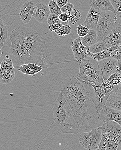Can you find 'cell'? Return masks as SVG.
Here are the masks:
<instances>
[{
    "mask_svg": "<svg viewBox=\"0 0 121 150\" xmlns=\"http://www.w3.org/2000/svg\"><path fill=\"white\" fill-rule=\"evenodd\" d=\"M48 7L51 13L59 16L62 13L56 0H51L49 3Z\"/></svg>",
    "mask_w": 121,
    "mask_h": 150,
    "instance_id": "cell-26",
    "label": "cell"
},
{
    "mask_svg": "<svg viewBox=\"0 0 121 150\" xmlns=\"http://www.w3.org/2000/svg\"><path fill=\"white\" fill-rule=\"evenodd\" d=\"M79 64L78 78L79 79L97 84H101L103 82V74L98 61L91 57H86Z\"/></svg>",
    "mask_w": 121,
    "mask_h": 150,
    "instance_id": "cell-5",
    "label": "cell"
},
{
    "mask_svg": "<svg viewBox=\"0 0 121 150\" xmlns=\"http://www.w3.org/2000/svg\"><path fill=\"white\" fill-rule=\"evenodd\" d=\"M120 83L121 84V77L120 79Z\"/></svg>",
    "mask_w": 121,
    "mask_h": 150,
    "instance_id": "cell-43",
    "label": "cell"
},
{
    "mask_svg": "<svg viewBox=\"0 0 121 150\" xmlns=\"http://www.w3.org/2000/svg\"><path fill=\"white\" fill-rule=\"evenodd\" d=\"M69 14L66 13H62L60 15H59V18L61 21L62 25H66L69 23L68 21H69Z\"/></svg>",
    "mask_w": 121,
    "mask_h": 150,
    "instance_id": "cell-32",
    "label": "cell"
},
{
    "mask_svg": "<svg viewBox=\"0 0 121 150\" xmlns=\"http://www.w3.org/2000/svg\"><path fill=\"white\" fill-rule=\"evenodd\" d=\"M111 57L115 59L120 60L121 59V45L119 44L118 48L115 51L111 53Z\"/></svg>",
    "mask_w": 121,
    "mask_h": 150,
    "instance_id": "cell-33",
    "label": "cell"
},
{
    "mask_svg": "<svg viewBox=\"0 0 121 150\" xmlns=\"http://www.w3.org/2000/svg\"><path fill=\"white\" fill-rule=\"evenodd\" d=\"M112 45H119L121 43V26L119 25L110 32L106 36Z\"/></svg>",
    "mask_w": 121,
    "mask_h": 150,
    "instance_id": "cell-21",
    "label": "cell"
},
{
    "mask_svg": "<svg viewBox=\"0 0 121 150\" xmlns=\"http://www.w3.org/2000/svg\"><path fill=\"white\" fill-rule=\"evenodd\" d=\"M118 89H119V91L121 92V84L120 83L119 85H118Z\"/></svg>",
    "mask_w": 121,
    "mask_h": 150,
    "instance_id": "cell-41",
    "label": "cell"
},
{
    "mask_svg": "<svg viewBox=\"0 0 121 150\" xmlns=\"http://www.w3.org/2000/svg\"><path fill=\"white\" fill-rule=\"evenodd\" d=\"M117 12L102 11L97 26V34L98 42L102 40L115 27L119 26L116 16Z\"/></svg>",
    "mask_w": 121,
    "mask_h": 150,
    "instance_id": "cell-7",
    "label": "cell"
},
{
    "mask_svg": "<svg viewBox=\"0 0 121 150\" xmlns=\"http://www.w3.org/2000/svg\"><path fill=\"white\" fill-rule=\"evenodd\" d=\"M53 115L54 122L63 133L76 134L83 130L79 126L61 92L53 105Z\"/></svg>",
    "mask_w": 121,
    "mask_h": 150,
    "instance_id": "cell-3",
    "label": "cell"
},
{
    "mask_svg": "<svg viewBox=\"0 0 121 150\" xmlns=\"http://www.w3.org/2000/svg\"><path fill=\"white\" fill-rule=\"evenodd\" d=\"M117 12H121V6L118 7V8L117 9Z\"/></svg>",
    "mask_w": 121,
    "mask_h": 150,
    "instance_id": "cell-40",
    "label": "cell"
},
{
    "mask_svg": "<svg viewBox=\"0 0 121 150\" xmlns=\"http://www.w3.org/2000/svg\"><path fill=\"white\" fill-rule=\"evenodd\" d=\"M111 46L109 39L106 37L102 40L88 47V50L92 53H96L107 50Z\"/></svg>",
    "mask_w": 121,
    "mask_h": 150,
    "instance_id": "cell-19",
    "label": "cell"
},
{
    "mask_svg": "<svg viewBox=\"0 0 121 150\" xmlns=\"http://www.w3.org/2000/svg\"><path fill=\"white\" fill-rule=\"evenodd\" d=\"M98 64L102 73L103 82L106 81L113 74L116 72L117 60L112 57L99 61Z\"/></svg>",
    "mask_w": 121,
    "mask_h": 150,
    "instance_id": "cell-11",
    "label": "cell"
},
{
    "mask_svg": "<svg viewBox=\"0 0 121 150\" xmlns=\"http://www.w3.org/2000/svg\"><path fill=\"white\" fill-rule=\"evenodd\" d=\"M89 31L90 30L88 28L83 25H79L76 29V32L79 36L82 38L86 35L89 33Z\"/></svg>",
    "mask_w": 121,
    "mask_h": 150,
    "instance_id": "cell-29",
    "label": "cell"
},
{
    "mask_svg": "<svg viewBox=\"0 0 121 150\" xmlns=\"http://www.w3.org/2000/svg\"><path fill=\"white\" fill-rule=\"evenodd\" d=\"M120 45H121V43H120Z\"/></svg>",
    "mask_w": 121,
    "mask_h": 150,
    "instance_id": "cell-45",
    "label": "cell"
},
{
    "mask_svg": "<svg viewBox=\"0 0 121 150\" xmlns=\"http://www.w3.org/2000/svg\"><path fill=\"white\" fill-rule=\"evenodd\" d=\"M99 120L103 122L113 121L121 126V111L105 106L99 114Z\"/></svg>",
    "mask_w": 121,
    "mask_h": 150,
    "instance_id": "cell-13",
    "label": "cell"
},
{
    "mask_svg": "<svg viewBox=\"0 0 121 150\" xmlns=\"http://www.w3.org/2000/svg\"><path fill=\"white\" fill-rule=\"evenodd\" d=\"M102 11L96 6H91L83 25L89 30L96 28Z\"/></svg>",
    "mask_w": 121,
    "mask_h": 150,
    "instance_id": "cell-14",
    "label": "cell"
},
{
    "mask_svg": "<svg viewBox=\"0 0 121 150\" xmlns=\"http://www.w3.org/2000/svg\"><path fill=\"white\" fill-rule=\"evenodd\" d=\"M11 42L10 52L19 65L29 63H35L31 54L26 48L15 39L10 38Z\"/></svg>",
    "mask_w": 121,
    "mask_h": 150,
    "instance_id": "cell-9",
    "label": "cell"
},
{
    "mask_svg": "<svg viewBox=\"0 0 121 150\" xmlns=\"http://www.w3.org/2000/svg\"><path fill=\"white\" fill-rule=\"evenodd\" d=\"M112 5L115 10V12H117V9L118 7L121 6V0H110Z\"/></svg>",
    "mask_w": 121,
    "mask_h": 150,
    "instance_id": "cell-35",
    "label": "cell"
},
{
    "mask_svg": "<svg viewBox=\"0 0 121 150\" xmlns=\"http://www.w3.org/2000/svg\"><path fill=\"white\" fill-rule=\"evenodd\" d=\"M116 16H117V20H118L119 25L121 26V12L117 11Z\"/></svg>",
    "mask_w": 121,
    "mask_h": 150,
    "instance_id": "cell-39",
    "label": "cell"
},
{
    "mask_svg": "<svg viewBox=\"0 0 121 150\" xmlns=\"http://www.w3.org/2000/svg\"><path fill=\"white\" fill-rule=\"evenodd\" d=\"M82 37H76L73 40L71 44V49L75 59L79 64L83 59L88 57L87 51L88 47L85 46L82 42Z\"/></svg>",
    "mask_w": 121,
    "mask_h": 150,
    "instance_id": "cell-12",
    "label": "cell"
},
{
    "mask_svg": "<svg viewBox=\"0 0 121 150\" xmlns=\"http://www.w3.org/2000/svg\"><path fill=\"white\" fill-rule=\"evenodd\" d=\"M63 26L61 23H57L56 24H52V25H49V30L51 32L55 31L56 30L60 29L61 27Z\"/></svg>",
    "mask_w": 121,
    "mask_h": 150,
    "instance_id": "cell-34",
    "label": "cell"
},
{
    "mask_svg": "<svg viewBox=\"0 0 121 150\" xmlns=\"http://www.w3.org/2000/svg\"><path fill=\"white\" fill-rule=\"evenodd\" d=\"M116 72L121 74V59L117 60V64L116 66Z\"/></svg>",
    "mask_w": 121,
    "mask_h": 150,
    "instance_id": "cell-37",
    "label": "cell"
},
{
    "mask_svg": "<svg viewBox=\"0 0 121 150\" xmlns=\"http://www.w3.org/2000/svg\"><path fill=\"white\" fill-rule=\"evenodd\" d=\"M56 2L58 6L61 8L68 3V0H57Z\"/></svg>",
    "mask_w": 121,
    "mask_h": 150,
    "instance_id": "cell-36",
    "label": "cell"
},
{
    "mask_svg": "<svg viewBox=\"0 0 121 150\" xmlns=\"http://www.w3.org/2000/svg\"><path fill=\"white\" fill-rule=\"evenodd\" d=\"M1 62H0V68H1Z\"/></svg>",
    "mask_w": 121,
    "mask_h": 150,
    "instance_id": "cell-44",
    "label": "cell"
},
{
    "mask_svg": "<svg viewBox=\"0 0 121 150\" xmlns=\"http://www.w3.org/2000/svg\"><path fill=\"white\" fill-rule=\"evenodd\" d=\"M48 24L49 25L57 23H61V21L59 18L58 15L50 13L48 19L47 21Z\"/></svg>",
    "mask_w": 121,
    "mask_h": 150,
    "instance_id": "cell-30",
    "label": "cell"
},
{
    "mask_svg": "<svg viewBox=\"0 0 121 150\" xmlns=\"http://www.w3.org/2000/svg\"><path fill=\"white\" fill-rule=\"evenodd\" d=\"M71 32V27L69 24H66L63 25L60 29L55 31V32L59 36H65L69 34Z\"/></svg>",
    "mask_w": 121,
    "mask_h": 150,
    "instance_id": "cell-27",
    "label": "cell"
},
{
    "mask_svg": "<svg viewBox=\"0 0 121 150\" xmlns=\"http://www.w3.org/2000/svg\"><path fill=\"white\" fill-rule=\"evenodd\" d=\"M98 150H121V126L113 121L103 122Z\"/></svg>",
    "mask_w": 121,
    "mask_h": 150,
    "instance_id": "cell-4",
    "label": "cell"
},
{
    "mask_svg": "<svg viewBox=\"0 0 121 150\" xmlns=\"http://www.w3.org/2000/svg\"><path fill=\"white\" fill-rule=\"evenodd\" d=\"M105 106L121 111V92L119 89L110 94Z\"/></svg>",
    "mask_w": 121,
    "mask_h": 150,
    "instance_id": "cell-17",
    "label": "cell"
},
{
    "mask_svg": "<svg viewBox=\"0 0 121 150\" xmlns=\"http://www.w3.org/2000/svg\"><path fill=\"white\" fill-rule=\"evenodd\" d=\"M69 23L72 25L77 23V22L80 21L82 18L81 13L78 10L74 9L71 13L69 14Z\"/></svg>",
    "mask_w": 121,
    "mask_h": 150,
    "instance_id": "cell-25",
    "label": "cell"
},
{
    "mask_svg": "<svg viewBox=\"0 0 121 150\" xmlns=\"http://www.w3.org/2000/svg\"><path fill=\"white\" fill-rule=\"evenodd\" d=\"M90 5L98 7L102 11L115 12L110 0H90Z\"/></svg>",
    "mask_w": 121,
    "mask_h": 150,
    "instance_id": "cell-20",
    "label": "cell"
},
{
    "mask_svg": "<svg viewBox=\"0 0 121 150\" xmlns=\"http://www.w3.org/2000/svg\"><path fill=\"white\" fill-rule=\"evenodd\" d=\"M60 88L79 126L86 131L94 128L99 120L98 113L81 80L67 76Z\"/></svg>",
    "mask_w": 121,
    "mask_h": 150,
    "instance_id": "cell-1",
    "label": "cell"
},
{
    "mask_svg": "<svg viewBox=\"0 0 121 150\" xmlns=\"http://www.w3.org/2000/svg\"><path fill=\"white\" fill-rule=\"evenodd\" d=\"M121 77V74L117 72H115L107 80H109L114 86H118L120 83V79Z\"/></svg>",
    "mask_w": 121,
    "mask_h": 150,
    "instance_id": "cell-28",
    "label": "cell"
},
{
    "mask_svg": "<svg viewBox=\"0 0 121 150\" xmlns=\"http://www.w3.org/2000/svg\"><path fill=\"white\" fill-rule=\"evenodd\" d=\"M98 42L96 30H90L89 33L82 39V42L85 46L87 47Z\"/></svg>",
    "mask_w": 121,
    "mask_h": 150,
    "instance_id": "cell-22",
    "label": "cell"
},
{
    "mask_svg": "<svg viewBox=\"0 0 121 150\" xmlns=\"http://www.w3.org/2000/svg\"><path fill=\"white\" fill-rule=\"evenodd\" d=\"M102 126H100L81 133L79 137V143L86 149L98 150L102 140Z\"/></svg>",
    "mask_w": 121,
    "mask_h": 150,
    "instance_id": "cell-8",
    "label": "cell"
},
{
    "mask_svg": "<svg viewBox=\"0 0 121 150\" xmlns=\"http://www.w3.org/2000/svg\"><path fill=\"white\" fill-rule=\"evenodd\" d=\"M36 8V5L32 1H28L21 7L19 16L24 24H28Z\"/></svg>",
    "mask_w": 121,
    "mask_h": 150,
    "instance_id": "cell-15",
    "label": "cell"
},
{
    "mask_svg": "<svg viewBox=\"0 0 121 150\" xmlns=\"http://www.w3.org/2000/svg\"><path fill=\"white\" fill-rule=\"evenodd\" d=\"M87 53L88 57H91V58H92L98 61L109 58L111 56V53L109 51L108 49L96 53H92L88 50Z\"/></svg>",
    "mask_w": 121,
    "mask_h": 150,
    "instance_id": "cell-24",
    "label": "cell"
},
{
    "mask_svg": "<svg viewBox=\"0 0 121 150\" xmlns=\"http://www.w3.org/2000/svg\"><path fill=\"white\" fill-rule=\"evenodd\" d=\"M119 45H112L109 48L108 50L111 53L115 51L118 48Z\"/></svg>",
    "mask_w": 121,
    "mask_h": 150,
    "instance_id": "cell-38",
    "label": "cell"
},
{
    "mask_svg": "<svg viewBox=\"0 0 121 150\" xmlns=\"http://www.w3.org/2000/svg\"><path fill=\"white\" fill-rule=\"evenodd\" d=\"M15 69L12 60L9 55H5V59L1 62L0 68V82L3 84H9L14 79Z\"/></svg>",
    "mask_w": 121,
    "mask_h": 150,
    "instance_id": "cell-10",
    "label": "cell"
},
{
    "mask_svg": "<svg viewBox=\"0 0 121 150\" xmlns=\"http://www.w3.org/2000/svg\"><path fill=\"white\" fill-rule=\"evenodd\" d=\"M44 69L43 67L35 63H29L21 65L19 71L27 75H36Z\"/></svg>",
    "mask_w": 121,
    "mask_h": 150,
    "instance_id": "cell-18",
    "label": "cell"
},
{
    "mask_svg": "<svg viewBox=\"0 0 121 150\" xmlns=\"http://www.w3.org/2000/svg\"><path fill=\"white\" fill-rule=\"evenodd\" d=\"M2 54H3L2 51L1 50V48H0V58H1V57L2 55Z\"/></svg>",
    "mask_w": 121,
    "mask_h": 150,
    "instance_id": "cell-42",
    "label": "cell"
},
{
    "mask_svg": "<svg viewBox=\"0 0 121 150\" xmlns=\"http://www.w3.org/2000/svg\"><path fill=\"white\" fill-rule=\"evenodd\" d=\"M8 30L6 24L0 18V48H3L8 39Z\"/></svg>",
    "mask_w": 121,
    "mask_h": 150,
    "instance_id": "cell-23",
    "label": "cell"
},
{
    "mask_svg": "<svg viewBox=\"0 0 121 150\" xmlns=\"http://www.w3.org/2000/svg\"><path fill=\"white\" fill-rule=\"evenodd\" d=\"M36 13L34 18L39 23H45L47 21L50 14L48 6L43 3H39L36 5Z\"/></svg>",
    "mask_w": 121,
    "mask_h": 150,
    "instance_id": "cell-16",
    "label": "cell"
},
{
    "mask_svg": "<svg viewBox=\"0 0 121 150\" xmlns=\"http://www.w3.org/2000/svg\"><path fill=\"white\" fill-rule=\"evenodd\" d=\"M10 38L22 44L31 54L35 64L47 68L53 63L45 40L35 30L26 27L16 28L13 30Z\"/></svg>",
    "mask_w": 121,
    "mask_h": 150,
    "instance_id": "cell-2",
    "label": "cell"
},
{
    "mask_svg": "<svg viewBox=\"0 0 121 150\" xmlns=\"http://www.w3.org/2000/svg\"><path fill=\"white\" fill-rule=\"evenodd\" d=\"M74 9V4L69 2L67 3L64 7L61 8L62 13H68L69 14L71 13Z\"/></svg>",
    "mask_w": 121,
    "mask_h": 150,
    "instance_id": "cell-31",
    "label": "cell"
},
{
    "mask_svg": "<svg viewBox=\"0 0 121 150\" xmlns=\"http://www.w3.org/2000/svg\"><path fill=\"white\" fill-rule=\"evenodd\" d=\"M81 81L99 114L103 107L105 106L106 103L111 93L106 91L102 83L97 84L90 82Z\"/></svg>",
    "mask_w": 121,
    "mask_h": 150,
    "instance_id": "cell-6",
    "label": "cell"
}]
</instances>
